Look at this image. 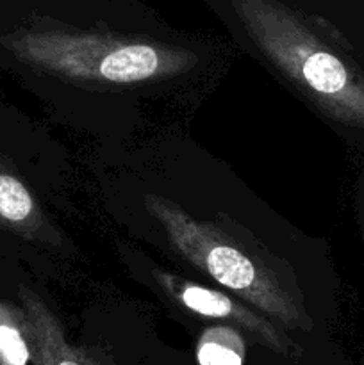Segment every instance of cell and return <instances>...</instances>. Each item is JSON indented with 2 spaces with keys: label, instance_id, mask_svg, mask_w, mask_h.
Returning <instances> with one entry per match:
<instances>
[{
  "label": "cell",
  "instance_id": "cell-1",
  "mask_svg": "<svg viewBox=\"0 0 364 365\" xmlns=\"http://www.w3.org/2000/svg\"><path fill=\"white\" fill-rule=\"evenodd\" d=\"M261 56L332 121L364 135V66L327 21L280 0H228Z\"/></svg>",
  "mask_w": 364,
  "mask_h": 365
},
{
  "label": "cell",
  "instance_id": "cell-2",
  "mask_svg": "<svg viewBox=\"0 0 364 365\" xmlns=\"http://www.w3.org/2000/svg\"><path fill=\"white\" fill-rule=\"evenodd\" d=\"M145 209L159 223L171 248L250 307L291 330H313V317L288 266L275 259L238 223L196 220L161 195H145Z\"/></svg>",
  "mask_w": 364,
  "mask_h": 365
},
{
  "label": "cell",
  "instance_id": "cell-3",
  "mask_svg": "<svg viewBox=\"0 0 364 365\" xmlns=\"http://www.w3.org/2000/svg\"><path fill=\"white\" fill-rule=\"evenodd\" d=\"M14 59L81 86H134L177 77L196 66L193 50L100 29L39 20L0 34Z\"/></svg>",
  "mask_w": 364,
  "mask_h": 365
},
{
  "label": "cell",
  "instance_id": "cell-4",
  "mask_svg": "<svg viewBox=\"0 0 364 365\" xmlns=\"http://www.w3.org/2000/svg\"><path fill=\"white\" fill-rule=\"evenodd\" d=\"M153 278H156L157 285L182 309L189 310L196 316L207 317V319L225 321L231 327L241 328L243 331L252 335L259 344L278 355L295 359L302 353L298 344H295L273 321L256 312L239 299L163 269H153Z\"/></svg>",
  "mask_w": 364,
  "mask_h": 365
},
{
  "label": "cell",
  "instance_id": "cell-5",
  "mask_svg": "<svg viewBox=\"0 0 364 365\" xmlns=\"http://www.w3.org/2000/svg\"><path fill=\"white\" fill-rule=\"evenodd\" d=\"M0 228L49 246H59L63 235L46 217L31 189L0 155Z\"/></svg>",
  "mask_w": 364,
  "mask_h": 365
},
{
  "label": "cell",
  "instance_id": "cell-6",
  "mask_svg": "<svg viewBox=\"0 0 364 365\" xmlns=\"http://www.w3.org/2000/svg\"><path fill=\"white\" fill-rule=\"evenodd\" d=\"M18 296L36 330L43 365H96L84 349L68 341L61 321L34 291L20 287Z\"/></svg>",
  "mask_w": 364,
  "mask_h": 365
},
{
  "label": "cell",
  "instance_id": "cell-7",
  "mask_svg": "<svg viewBox=\"0 0 364 365\" xmlns=\"http://www.w3.org/2000/svg\"><path fill=\"white\" fill-rule=\"evenodd\" d=\"M0 365H43L38 337L24 307L0 299Z\"/></svg>",
  "mask_w": 364,
  "mask_h": 365
},
{
  "label": "cell",
  "instance_id": "cell-8",
  "mask_svg": "<svg viewBox=\"0 0 364 365\" xmlns=\"http://www.w3.org/2000/svg\"><path fill=\"white\" fill-rule=\"evenodd\" d=\"M245 355V339L231 324L207 328L196 342L198 365H243Z\"/></svg>",
  "mask_w": 364,
  "mask_h": 365
},
{
  "label": "cell",
  "instance_id": "cell-9",
  "mask_svg": "<svg viewBox=\"0 0 364 365\" xmlns=\"http://www.w3.org/2000/svg\"><path fill=\"white\" fill-rule=\"evenodd\" d=\"M359 212H360V228H363V237H364V185H363V191H360Z\"/></svg>",
  "mask_w": 364,
  "mask_h": 365
}]
</instances>
